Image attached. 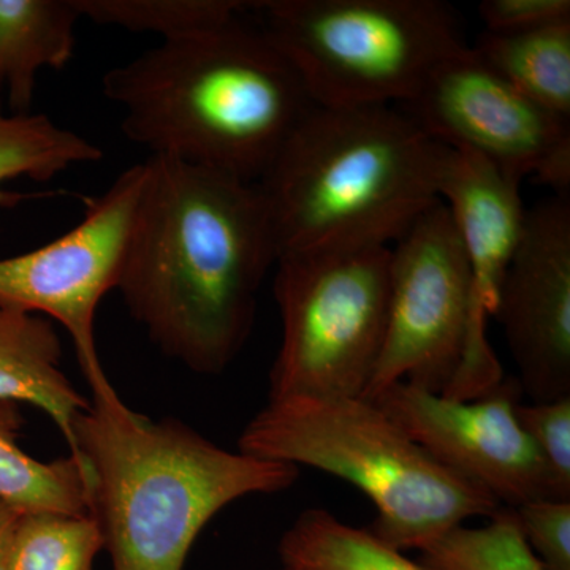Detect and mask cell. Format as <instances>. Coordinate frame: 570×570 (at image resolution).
Returning <instances> with one entry per match:
<instances>
[{
  "label": "cell",
  "instance_id": "6da1fadb",
  "mask_svg": "<svg viewBox=\"0 0 570 570\" xmlns=\"http://www.w3.org/2000/svg\"><path fill=\"white\" fill-rule=\"evenodd\" d=\"M118 288L165 355L198 374L230 366L277 262L257 184L149 156Z\"/></svg>",
  "mask_w": 570,
  "mask_h": 570
},
{
  "label": "cell",
  "instance_id": "7a4b0ae2",
  "mask_svg": "<svg viewBox=\"0 0 570 570\" xmlns=\"http://www.w3.org/2000/svg\"><path fill=\"white\" fill-rule=\"evenodd\" d=\"M122 132L151 156L257 183L316 104L298 71L243 18L160 41L104 75Z\"/></svg>",
  "mask_w": 570,
  "mask_h": 570
},
{
  "label": "cell",
  "instance_id": "3957f363",
  "mask_svg": "<svg viewBox=\"0 0 570 570\" xmlns=\"http://www.w3.org/2000/svg\"><path fill=\"white\" fill-rule=\"evenodd\" d=\"M89 515L112 570H183L202 530L232 502L288 490L294 464L230 452L176 419L132 411L112 385L94 390L71 428Z\"/></svg>",
  "mask_w": 570,
  "mask_h": 570
},
{
  "label": "cell",
  "instance_id": "277c9868",
  "mask_svg": "<svg viewBox=\"0 0 570 570\" xmlns=\"http://www.w3.org/2000/svg\"><path fill=\"white\" fill-rule=\"evenodd\" d=\"M449 154L403 108L316 105L255 183L277 258L390 247L441 200Z\"/></svg>",
  "mask_w": 570,
  "mask_h": 570
},
{
  "label": "cell",
  "instance_id": "5b68a950",
  "mask_svg": "<svg viewBox=\"0 0 570 570\" xmlns=\"http://www.w3.org/2000/svg\"><path fill=\"white\" fill-rule=\"evenodd\" d=\"M239 452L316 468L352 483L376 505L373 531L393 549H422L501 504L442 466L365 397L269 400L243 430Z\"/></svg>",
  "mask_w": 570,
  "mask_h": 570
},
{
  "label": "cell",
  "instance_id": "8992f818",
  "mask_svg": "<svg viewBox=\"0 0 570 570\" xmlns=\"http://www.w3.org/2000/svg\"><path fill=\"white\" fill-rule=\"evenodd\" d=\"M253 10L318 107H403L469 48L442 0H265Z\"/></svg>",
  "mask_w": 570,
  "mask_h": 570
},
{
  "label": "cell",
  "instance_id": "52a82bcc",
  "mask_svg": "<svg viewBox=\"0 0 570 570\" xmlns=\"http://www.w3.org/2000/svg\"><path fill=\"white\" fill-rule=\"evenodd\" d=\"M389 292L390 247L277 258L283 341L269 400L363 397L384 344Z\"/></svg>",
  "mask_w": 570,
  "mask_h": 570
},
{
  "label": "cell",
  "instance_id": "ba28073f",
  "mask_svg": "<svg viewBox=\"0 0 570 570\" xmlns=\"http://www.w3.org/2000/svg\"><path fill=\"white\" fill-rule=\"evenodd\" d=\"M471 288L459 230L439 200L390 246L387 326L365 400L396 382L448 392L466 347Z\"/></svg>",
  "mask_w": 570,
  "mask_h": 570
},
{
  "label": "cell",
  "instance_id": "9c48e42d",
  "mask_svg": "<svg viewBox=\"0 0 570 570\" xmlns=\"http://www.w3.org/2000/svg\"><path fill=\"white\" fill-rule=\"evenodd\" d=\"M145 184V163L134 165L86 200L85 217L71 230L0 258V299L66 328L91 392L111 385L97 352L96 316L104 296L118 288Z\"/></svg>",
  "mask_w": 570,
  "mask_h": 570
},
{
  "label": "cell",
  "instance_id": "30bf717a",
  "mask_svg": "<svg viewBox=\"0 0 570 570\" xmlns=\"http://www.w3.org/2000/svg\"><path fill=\"white\" fill-rule=\"evenodd\" d=\"M404 111L434 140L469 149L515 181L570 195V121L524 96L468 50L438 66Z\"/></svg>",
  "mask_w": 570,
  "mask_h": 570
},
{
  "label": "cell",
  "instance_id": "8fae6325",
  "mask_svg": "<svg viewBox=\"0 0 570 570\" xmlns=\"http://www.w3.org/2000/svg\"><path fill=\"white\" fill-rule=\"evenodd\" d=\"M515 387L517 382H502L489 395L459 401L396 382L370 401L442 466L489 491L502 508L558 501L549 471L517 419Z\"/></svg>",
  "mask_w": 570,
  "mask_h": 570
},
{
  "label": "cell",
  "instance_id": "7c38bea8",
  "mask_svg": "<svg viewBox=\"0 0 570 570\" xmlns=\"http://www.w3.org/2000/svg\"><path fill=\"white\" fill-rule=\"evenodd\" d=\"M532 403L570 396V198L528 209L494 316Z\"/></svg>",
  "mask_w": 570,
  "mask_h": 570
},
{
  "label": "cell",
  "instance_id": "4fadbf2b",
  "mask_svg": "<svg viewBox=\"0 0 570 570\" xmlns=\"http://www.w3.org/2000/svg\"><path fill=\"white\" fill-rule=\"evenodd\" d=\"M521 183L469 149H452L439 197L459 230L471 268V322L463 360L444 396L471 401L502 384V366L487 340L499 287L523 236L527 213Z\"/></svg>",
  "mask_w": 570,
  "mask_h": 570
},
{
  "label": "cell",
  "instance_id": "5bb4252c",
  "mask_svg": "<svg viewBox=\"0 0 570 570\" xmlns=\"http://www.w3.org/2000/svg\"><path fill=\"white\" fill-rule=\"evenodd\" d=\"M62 344L48 318L0 299V400L50 415L71 444L75 420L89 400L61 370Z\"/></svg>",
  "mask_w": 570,
  "mask_h": 570
},
{
  "label": "cell",
  "instance_id": "9a60e30c",
  "mask_svg": "<svg viewBox=\"0 0 570 570\" xmlns=\"http://www.w3.org/2000/svg\"><path fill=\"white\" fill-rule=\"evenodd\" d=\"M80 18L73 0H0V104L10 112H31L41 71L71 61Z\"/></svg>",
  "mask_w": 570,
  "mask_h": 570
},
{
  "label": "cell",
  "instance_id": "2e32d148",
  "mask_svg": "<svg viewBox=\"0 0 570 570\" xmlns=\"http://www.w3.org/2000/svg\"><path fill=\"white\" fill-rule=\"evenodd\" d=\"M471 50L524 96L570 121V21L531 31H485Z\"/></svg>",
  "mask_w": 570,
  "mask_h": 570
},
{
  "label": "cell",
  "instance_id": "e0dca14e",
  "mask_svg": "<svg viewBox=\"0 0 570 570\" xmlns=\"http://www.w3.org/2000/svg\"><path fill=\"white\" fill-rule=\"evenodd\" d=\"M20 404L0 400V499L22 512L89 515L86 468L75 456L40 461L18 444Z\"/></svg>",
  "mask_w": 570,
  "mask_h": 570
},
{
  "label": "cell",
  "instance_id": "ac0fdd59",
  "mask_svg": "<svg viewBox=\"0 0 570 570\" xmlns=\"http://www.w3.org/2000/svg\"><path fill=\"white\" fill-rule=\"evenodd\" d=\"M102 151L47 115H13L0 104V208L13 209L31 194L7 189L13 179L50 181L75 165L97 163Z\"/></svg>",
  "mask_w": 570,
  "mask_h": 570
},
{
  "label": "cell",
  "instance_id": "d6986e66",
  "mask_svg": "<svg viewBox=\"0 0 570 570\" xmlns=\"http://www.w3.org/2000/svg\"><path fill=\"white\" fill-rule=\"evenodd\" d=\"M279 553L291 570H426L373 531L343 523L324 509L299 513L281 539Z\"/></svg>",
  "mask_w": 570,
  "mask_h": 570
},
{
  "label": "cell",
  "instance_id": "ffe728a7",
  "mask_svg": "<svg viewBox=\"0 0 570 570\" xmlns=\"http://www.w3.org/2000/svg\"><path fill=\"white\" fill-rule=\"evenodd\" d=\"M81 18L160 41L181 39L238 20L253 2L239 0H73Z\"/></svg>",
  "mask_w": 570,
  "mask_h": 570
},
{
  "label": "cell",
  "instance_id": "44dd1931",
  "mask_svg": "<svg viewBox=\"0 0 570 570\" xmlns=\"http://www.w3.org/2000/svg\"><path fill=\"white\" fill-rule=\"evenodd\" d=\"M104 539L91 515L22 512L2 570H94Z\"/></svg>",
  "mask_w": 570,
  "mask_h": 570
},
{
  "label": "cell",
  "instance_id": "7402d4cb",
  "mask_svg": "<svg viewBox=\"0 0 570 570\" xmlns=\"http://www.w3.org/2000/svg\"><path fill=\"white\" fill-rule=\"evenodd\" d=\"M420 551L426 570H547L509 508L499 509L485 527L459 524Z\"/></svg>",
  "mask_w": 570,
  "mask_h": 570
},
{
  "label": "cell",
  "instance_id": "603a6c76",
  "mask_svg": "<svg viewBox=\"0 0 570 570\" xmlns=\"http://www.w3.org/2000/svg\"><path fill=\"white\" fill-rule=\"evenodd\" d=\"M515 415L549 471L554 497L570 502V396L543 403L517 401Z\"/></svg>",
  "mask_w": 570,
  "mask_h": 570
},
{
  "label": "cell",
  "instance_id": "cb8c5ba5",
  "mask_svg": "<svg viewBox=\"0 0 570 570\" xmlns=\"http://www.w3.org/2000/svg\"><path fill=\"white\" fill-rule=\"evenodd\" d=\"M513 510L543 568L570 570V502L540 499Z\"/></svg>",
  "mask_w": 570,
  "mask_h": 570
},
{
  "label": "cell",
  "instance_id": "d4e9b609",
  "mask_svg": "<svg viewBox=\"0 0 570 570\" xmlns=\"http://www.w3.org/2000/svg\"><path fill=\"white\" fill-rule=\"evenodd\" d=\"M479 14L485 31H531L570 21V0H483Z\"/></svg>",
  "mask_w": 570,
  "mask_h": 570
},
{
  "label": "cell",
  "instance_id": "484cf974",
  "mask_svg": "<svg viewBox=\"0 0 570 570\" xmlns=\"http://www.w3.org/2000/svg\"><path fill=\"white\" fill-rule=\"evenodd\" d=\"M21 513L22 510L13 508V505L7 504L6 501L0 499V570H2L3 558H6L11 535H13L14 527L20 520Z\"/></svg>",
  "mask_w": 570,
  "mask_h": 570
},
{
  "label": "cell",
  "instance_id": "4316f807",
  "mask_svg": "<svg viewBox=\"0 0 570 570\" xmlns=\"http://www.w3.org/2000/svg\"><path fill=\"white\" fill-rule=\"evenodd\" d=\"M284 570H291V569H285V568H284Z\"/></svg>",
  "mask_w": 570,
  "mask_h": 570
}]
</instances>
